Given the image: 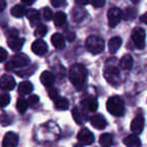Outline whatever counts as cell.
I'll use <instances>...</instances> for the list:
<instances>
[{
  "label": "cell",
  "instance_id": "obj_40",
  "mask_svg": "<svg viewBox=\"0 0 147 147\" xmlns=\"http://www.w3.org/2000/svg\"><path fill=\"white\" fill-rule=\"evenodd\" d=\"M11 36H18V31L16 29H10L8 32V37Z\"/></svg>",
  "mask_w": 147,
  "mask_h": 147
},
{
  "label": "cell",
  "instance_id": "obj_12",
  "mask_svg": "<svg viewBox=\"0 0 147 147\" xmlns=\"http://www.w3.org/2000/svg\"><path fill=\"white\" fill-rule=\"evenodd\" d=\"M0 85L1 88L5 91H11L15 88V80L9 75H3L0 80Z\"/></svg>",
  "mask_w": 147,
  "mask_h": 147
},
{
  "label": "cell",
  "instance_id": "obj_44",
  "mask_svg": "<svg viewBox=\"0 0 147 147\" xmlns=\"http://www.w3.org/2000/svg\"><path fill=\"white\" fill-rule=\"evenodd\" d=\"M140 19H141V21H142V22H144V23H146V24H147V12H145L143 15H141Z\"/></svg>",
  "mask_w": 147,
  "mask_h": 147
},
{
  "label": "cell",
  "instance_id": "obj_46",
  "mask_svg": "<svg viewBox=\"0 0 147 147\" xmlns=\"http://www.w3.org/2000/svg\"><path fill=\"white\" fill-rule=\"evenodd\" d=\"M74 147H83V144H81V143H79V144H76Z\"/></svg>",
  "mask_w": 147,
  "mask_h": 147
},
{
  "label": "cell",
  "instance_id": "obj_11",
  "mask_svg": "<svg viewBox=\"0 0 147 147\" xmlns=\"http://www.w3.org/2000/svg\"><path fill=\"white\" fill-rule=\"evenodd\" d=\"M31 51L37 55H43L47 51V45L42 39H36L31 45Z\"/></svg>",
  "mask_w": 147,
  "mask_h": 147
},
{
  "label": "cell",
  "instance_id": "obj_21",
  "mask_svg": "<svg viewBox=\"0 0 147 147\" xmlns=\"http://www.w3.org/2000/svg\"><path fill=\"white\" fill-rule=\"evenodd\" d=\"M71 114H73V118H74V120L76 121L77 124L81 125V124H83V123L86 122V120H87L86 115H85L83 112H81V111L79 110L78 107H75V108L73 109Z\"/></svg>",
  "mask_w": 147,
  "mask_h": 147
},
{
  "label": "cell",
  "instance_id": "obj_33",
  "mask_svg": "<svg viewBox=\"0 0 147 147\" xmlns=\"http://www.w3.org/2000/svg\"><path fill=\"white\" fill-rule=\"evenodd\" d=\"M59 90H57V89L55 88H49V98L51 99V100H57V99H59Z\"/></svg>",
  "mask_w": 147,
  "mask_h": 147
},
{
  "label": "cell",
  "instance_id": "obj_32",
  "mask_svg": "<svg viewBox=\"0 0 147 147\" xmlns=\"http://www.w3.org/2000/svg\"><path fill=\"white\" fill-rule=\"evenodd\" d=\"M42 15H43V17H45V20H47V21H49L53 17V11H51V9L49 8V7H45V8H43Z\"/></svg>",
  "mask_w": 147,
  "mask_h": 147
},
{
  "label": "cell",
  "instance_id": "obj_30",
  "mask_svg": "<svg viewBox=\"0 0 147 147\" xmlns=\"http://www.w3.org/2000/svg\"><path fill=\"white\" fill-rule=\"evenodd\" d=\"M16 108L18 110V112L24 113L28 108V102L26 100H24V99H18V101L16 103Z\"/></svg>",
  "mask_w": 147,
  "mask_h": 147
},
{
  "label": "cell",
  "instance_id": "obj_39",
  "mask_svg": "<svg viewBox=\"0 0 147 147\" xmlns=\"http://www.w3.org/2000/svg\"><path fill=\"white\" fill-rule=\"evenodd\" d=\"M2 125H7V124H10L11 123V120H9V117L7 114H5V113H3L2 114Z\"/></svg>",
  "mask_w": 147,
  "mask_h": 147
},
{
  "label": "cell",
  "instance_id": "obj_2",
  "mask_svg": "<svg viewBox=\"0 0 147 147\" xmlns=\"http://www.w3.org/2000/svg\"><path fill=\"white\" fill-rule=\"evenodd\" d=\"M107 110L109 113L114 116L120 117L124 114L125 111V105L124 101L119 96H113L107 102Z\"/></svg>",
  "mask_w": 147,
  "mask_h": 147
},
{
  "label": "cell",
  "instance_id": "obj_16",
  "mask_svg": "<svg viewBox=\"0 0 147 147\" xmlns=\"http://www.w3.org/2000/svg\"><path fill=\"white\" fill-rule=\"evenodd\" d=\"M81 104L83 105V107L86 110L91 111V112H94L98 109V101L94 97H87L82 101Z\"/></svg>",
  "mask_w": 147,
  "mask_h": 147
},
{
  "label": "cell",
  "instance_id": "obj_36",
  "mask_svg": "<svg viewBox=\"0 0 147 147\" xmlns=\"http://www.w3.org/2000/svg\"><path fill=\"white\" fill-rule=\"evenodd\" d=\"M106 2V0H92V4L94 7L96 8H100V7H103Z\"/></svg>",
  "mask_w": 147,
  "mask_h": 147
},
{
  "label": "cell",
  "instance_id": "obj_17",
  "mask_svg": "<svg viewBox=\"0 0 147 147\" xmlns=\"http://www.w3.org/2000/svg\"><path fill=\"white\" fill-rule=\"evenodd\" d=\"M26 16L28 18L29 22H30L31 26H35L40 21V14L35 9H29V10H27Z\"/></svg>",
  "mask_w": 147,
  "mask_h": 147
},
{
  "label": "cell",
  "instance_id": "obj_37",
  "mask_svg": "<svg viewBox=\"0 0 147 147\" xmlns=\"http://www.w3.org/2000/svg\"><path fill=\"white\" fill-rule=\"evenodd\" d=\"M6 59H7V51L3 47H1L0 49V61L3 63V61H5Z\"/></svg>",
  "mask_w": 147,
  "mask_h": 147
},
{
  "label": "cell",
  "instance_id": "obj_15",
  "mask_svg": "<svg viewBox=\"0 0 147 147\" xmlns=\"http://www.w3.org/2000/svg\"><path fill=\"white\" fill-rule=\"evenodd\" d=\"M40 82L47 88H51L55 84V76L49 71H45L40 75Z\"/></svg>",
  "mask_w": 147,
  "mask_h": 147
},
{
  "label": "cell",
  "instance_id": "obj_43",
  "mask_svg": "<svg viewBox=\"0 0 147 147\" xmlns=\"http://www.w3.org/2000/svg\"><path fill=\"white\" fill-rule=\"evenodd\" d=\"M36 0H21L23 5H31L32 3H34Z\"/></svg>",
  "mask_w": 147,
  "mask_h": 147
},
{
  "label": "cell",
  "instance_id": "obj_6",
  "mask_svg": "<svg viewBox=\"0 0 147 147\" xmlns=\"http://www.w3.org/2000/svg\"><path fill=\"white\" fill-rule=\"evenodd\" d=\"M104 76L106 78V80L108 81L110 84L116 85L119 82V77H120V71L119 69L114 65H111V67H106L104 73Z\"/></svg>",
  "mask_w": 147,
  "mask_h": 147
},
{
  "label": "cell",
  "instance_id": "obj_41",
  "mask_svg": "<svg viewBox=\"0 0 147 147\" xmlns=\"http://www.w3.org/2000/svg\"><path fill=\"white\" fill-rule=\"evenodd\" d=\"M75 37H76V34H75V32H69L67 34V39H69V41H73L74 39H75Z\"/></svg>",
  "mask_w": 147,
  "mask_h": 147
},
{
  "label": "cell",
  "instance_id": "obj_22",
  "mask_svg": "<svg viewBox=\"0 0 147 147\" xmlns=\"http://www.w3.org/2000/svg\"><path fill=\"white\" fill-rule=\"evenodd\" d=\"M124 144L127 147H140V139L136 135H129L124 139Z\"/></svg>",
  "mask_w": 147,
  "mask_h": 147
},
{
  "label": "cell",
  "instance_id": "obj_28",
  "mask_svg": "<svg viewBox=\"0 0 147 147\" xmlns=\"http://www.w3.org/2000/svg\"><path fill=\"white\" fill-rule=\"evenodd\" d=\"M55 107L57 110H67L69 108V101L65 98H59L55 101Z\"/></svg>",
  "mask_w": 147,
  "mask_h": 147
},
{
  "label": "cell",
  "instance_id": "obj_13",
  "mask_svg": "<svg viewBox=\"0 0 147 147\" xmlns=\"http://www.w3.org/2000/svg\"><path fill=\"white\" fill-rule=\"evenodd\" d=\"M24 38H20L18 36H11L8 37V40H7V43H8V47H10L12 51H18L22 49L23 45H24Z\"/></svg>",
  "mask_w": 147,
  "mask_h": 147
},
{
  "label": "cell",
  "instance_id": "obj_10",
  "mask_svg": "<svg viewBox=\"0 0 147 147\" xmlns=\"http://www.w3.org/2000/svg\"><path fill=\"white\" fill-rule=\"evenodd\" d=\"M144 128V118L142 115L136 116L131 122V130L135 134H140Z\"/></svg>",
  "mask_w": 147,
  "mask_h": 147
},
{
  "label": "cell",
  "instance_id": "obj_45",
  "mask_svg": "<svg viewBox=\"0 0 147 147\" xmlns=\"http://www.w3.org/2000/svg\"><path fill=\"white\" fill-rule=\"evenodd\" d=\"M1 1V4H0V10L3 11L5 8V6H6V2H5V0H0Z\"/></svg>",
  "mask_w": 147,
  "mask_h": 147
},
{
  "label": "cell",
  "instance_id": "obj_9",
  "mask_svg": "<svg viewBox=\"0 0 147 147\" xmlns=\"http://www.w3.org/2000/svg\"><path fill=\"white\" fill-rule=\"evenodd\" d=\"M18 145V135L14 132L5 134L2 141V147H16Z\"/></svg>",
  "mask_w": 147,
  "mask_h": 147
},
{
  "label": "cell",
  "instance_id": "obj_27",
  "mask_svg": "<svg viewBox=\"0 0 147 147\" xmlns=\"http://www.w3.org/2000/svg\"><path fill=\"white\" fill-rule=\"evenodd\" d=\"M65 21H67V15L61 11L57 12V14H55L53 16V22H55V26H63Z\"/></svg>",
  "mask_w": 147,
  "mask_h": 147
},
{
  "label": "cell",
  "instance_id": "obj_8",
  "mask_svg": "<svg viewBox=\"0 0 147 147\" xmlns=\"http://www.w3.org/2000/svg\"><path fill=\"white\" fill-rule=\"evenodd\" d=\"M78 140L79 143H81L83 145H90L95 141V137L94 134L89 129L83 128L81 129V131L78 134Z\"/></svg>",
  "mask_w": 147,
  "mask_h": 147
},
{
  "label": "cell",
  "instance_id": "obj_42",
  "mask_svg": "<svg viewBox=\"0 0 147 147\" xmlns=\"http://www.w3.org/2000/svg\"><path fill=\"white\" fill-rule=\"evenodd\" d=\"M76 2L79 5H87L91 2V0H76Z\"/></svg>",
  "mask_w": 147,
  "mask_h": 147
},
{
  "label": "cell",
  "instance_id": "obj_1",
  "mask_svg": "<svg viewBox=\"0 0 147 147\" xmlns=\"http://www.w3.org/2000/svg\"><path fill=\"white\" fill-rule=\"evenodd\" d=\"M69 80L71 84L78 91L85 89L87 85V78H88V71L86 67L82 63H75L69 69Z\"/></svg>",
  "mask_w": 147,
  "mask_h": 147
},
{
  "label": "cell",
  "instance_id": "obj_25",
  "mask_svg": "<svg viewBox=\"0 0 147 147\" xmlns=\"http://www.w3.org/2000/svg\"><path fill=\"white\" fill-rule=\"evenodd\" d=\"M120 67L122 69H130L133 65V57L131 55H125L121 59L120 63H119Z\"/></svg>",
  "mask_w": 147,
  "mask_h": 147
},
{
  "label": "cell",
  "instance_id": "obj_7",
  "mask_svg": "<svg viewBox=\"0 0 147 147\" xmlns=\"http://www.w3.org/2000/svg\"><path fill=\"white\" fill-rule=\"evenodd\" d=\"M123 17V12L117 7H113L108 11V22L110 27H115Z\"/></svg>",
  "mask_w": 147,
  "mask_h": 147
},
{
  "label": "cell",
  "instance_id": "obj_14",
  "mask_svg": "<svg viewBox=\"0 0 147 147\" xmlns=\"http://www.w3.org/2000/svg\"><path fill=\"white\" fill-rule=\"evenodd\" d=\"M90 122L93 127H95V128H97V129H100V130L104 129L105 127L107 126L106 119L101 114H96V115H94V116H92L90 119Z\"/></svg>",
  "mask_w": 147,
  "mask_h": 147
},
{
  "label": "cell",
  "instance_id": "obj_20",
  "mask_svg": "<svg viewBox=\"0 0 147 147\" xmlns=\"http://www.w3.org/2000/svg\"><path fill=\"white\" fill-rule=\"evenodd\" d=\"M33 91V86L29 81L21 82L18 86V93L20 95H28Z\"/></svg>",
  "mask_w": 147,
  "mask_h": 147
},
{
  "label": "cell",
  "instance_id": "obj_47",
  "mask_svg": "<svg viewBox=\"0 0 147 147\" xmlns=\"http://www.w3.org/2000/svg\"><path fill=\"white\" fill-rule=\"evenodd\" d=\"M139 1H140V0H132L133 3H137V2H139Z\"/></svg>",
  "mask_w": 147,
  "mask_h": 147
},
{
  "label": "cell",
  "instance_id": "obj_24",
  "mask_svg": "<svg viewBox=\"0 0 147 147\" xmlns=\"http://www.w3.org/2000/svg\"><path fill=\"white\" fill-rule=\"evenodd\" d=\"M26 13H27V10L24 7V5H20V4L15 5V6L12 7V9H11V15L16 17V18H21L22 16L26 15Z\"/></svg>",
  "mask_w": 147,
  "mask_h": 147
},
{
  "label": "cell",
  "instance_id": "obj_5",
  "mask_svg": "<svg viewBox=\"0 0 147 147\" xmlns=\"http://www.w3.org/2000/svg\"><path fill=\"white\" fill-rule=\"evenodd\" d=\"M145 30L141 27H136L132 32V40L137 49H143L145 47Z\"/></svg>",
  "mask_w": 147,
  "mask_h": 147
},
{
  "label": "cell",
  "instance_id": "obj_3",
  "mask_svg": "<svg viewBox=\"0 0 147 147\" xmlns=\"http://www.w3.org/2000/svg\"><path fill=\"white\" fill-rule=\"evenodd\" d=\"M86 47L93 55H99L105 49V41L101 36L91 35L87 38Z\"/></svg>",
  "mask_w": 147,
  "mask_h": 147
},
{
  "label": "cell",
  "instance_id": "obj_23",
  "mask_svg": "<svg viewBox=\"0 0 147 147\" xmlns=\"http://www.w3.org/2000/svg\"><path fill=\"white\" fill-rule=\"evenodd\" d=\"M73 14V20L76 21V22H81L83 19L86 17L87 15V12L84 8H81V7H77L73 10L71 12Z\"/></svg>",
  "mask_w": 147,
  "mask_h": 147
},
{
  "label": "cell",
  "instance_id": "obj_34",
  "mask_svg": "<svg viewBox=\"0 0 147 147\" xmlns=\"http://www.w3.org/2000/svg\"><path fill=\"white\" fill-rule=\"evenodd\" d=\"M9 102H10V96H9V94H3L1 96V107L2 108L6 107L9 104Z\"/></svg>",
  "mask_w": 147,
  "mask_h": 147
},
{
  "label": "cell",
  "instance_id": "obj_35",
  "mask_svg": "<svg viewBox=\"0 0 147 147\" xmlns=\"http://www.w3.org/2000/svg\"><path fill=\"white\" fill-rule=\"evenodd\" d=\"M39 101V98L36 96V95H32V96H29L28 100H27V102H28V105L29 106H35V105L38 103Z\"/></svg>",
  "mask_w": 147,
  "mask_h": 147
},
{
  "label": "cell",
  "instance_id": "obj_31",
  "mask_svg": "<svg viewBox=\"0 0 147 147\" xmlns=\"http://www.w3.org/2000/svg\"><path fill=\"white\" fill-rule=\"evenodd\" d=\"M47 28L45 25L43 24H38L36 26V28H35V31H34V34L36 37H39V38H41V37H43L45 34H47Z\"/></svg>",
  "mask_w": 147,
  "mask_h": 147
},
{
  "label": "cell",
  "instance_id": "obj_38",
  "mask_svg": "<svg viewBox=\"0 0 147 147\" xmlns=\"http://www.w3.org/2000/svg\"><path fill=\"white\" fill-rule=\"evenodd\" d=\"M65 2V0H51V3L53 6L55 7H59L61 5H63Z\"/></svg>",
  "mask_w": 147,
  "mask_h": 147
},
{
  "label": "cell",
  "instance_id": "obj_4",
  "mask_svg": "<svg viewBox=\"0 0 147 147\" xmlns=\"http://www.w3.org/2000/svg\"><path fill=\"white\" fill-rule=\"evenodd\" d=\"M30 63V59L24 53H17L13 55L11 61L5 65V69L6 71H12L16 67H27Z\"/></svg>",
  "mask_w": 147,
  "mask_h": 147
},
{
  "label": "cell",
  "instance_id": "obj_18",
  "mask_svg": "<svg viewBox=\"0 0 147 147\" xmlns=\"http://www.w3.org/2000/svg\"><path fill=\"white\" fill-rule=\"evenodd\" d=\"M51 43L57 49H63L65 47V37L61 34V33H55L51 36Z\"/></svg>",
  "mask_w": 147,
  "mask_h": 147
},
{
  "label": "cell",
  "instance_id": "obj_29",
  "mask_svg": "<svg viewBox=\"0 0 147 147\" xmlns=\"http://www.w3.org/2000/svg\"><path fill=\"white\" fill-rule=\"evenodd\" d=\"M137 15V10L133 7H128V8L125 9V11L123 12V18L125 20H131V19H134Z\"/></svg>",
  "mask_w": 147,
  "mask_h": 147
},
{
  "label": "cell",
  "instance_id": "obj_19",
  "mask_svg": "<svg viewBox=\"0 0 147 147\" xmlns=\"http://www.w3.org/2000/svg\"><path fill=\"white\" fill-rule=\"evenodd\" d=\"M121 45H122V38H121V37H119V36L112 37L108 42V47H109L110 53H115L119 49V47H121Z\"/></svg>",
  "mask_w": 147,
  "mask_h": 147
},
{
  "label": "cell",
  "instance_id": "obj_26",
  "mask_svg": "<svg viewBox=\"0 0 147 147\" xmlns=\"http://www.w3.org/2000/svg\"><path fill=\"white\" fill-rule=\"evenodd\" d=\"M99 142H100L101 146L103 147H110L111 145L113 144V137L111 134L109 133H105V134H102L99 139Z\"/></svg>",
  "mask_w": 147,
  "mask_h": 147
}]
</instances>
